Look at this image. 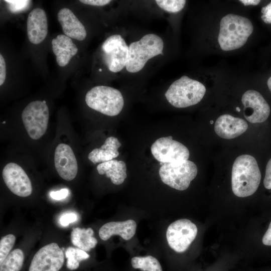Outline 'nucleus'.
Masks as SVG:
<instances>
[{
	"instance_id": "1",
	"label": "nucleus",
	"mask_w": 271,
	"mask_h": 271,
	"mask_svg": "<svg viewBox=\"0 0 271 271\" xmlns=\"http://www.w3.org/2000/svg\"><path fill=\"white\" fill-rule=\"evenodd\" d=\"M260 180V172L253 157L242 155L235 159L232 169L231 186L236 196L246 197L252 195Z\"/></svg>"
},
{
	"instance_id": "2",
	"label": "nucleus",
	"mask_w": 271,
	"mask_h": 271,
	"mask_svg": "<svg viewBox=\"0 0 271 271\" xmlns=\"http://www.w3.org/2000/svg\"><path fill=\"white\" fill-rule=\"evenodd\" d=\"M253 27L247 18L229 14L222 18L218 42L224 51L237 49L243 46L252 34Z\"/></svg>"
},
{
	"instance_id": "3",
	"label": "nucleus",
	"mask_w": 271,
	"mask_h": 271,
	"mask_svg": "<svg viewBox=\"0 0 271 271\" xmlns=\"http://www.w3.org/2000/svg\"><path fill=\"white\" fill-rule=\"evenodd\" d=\"M164 46L162 39L153 33L146 34L139 40L132 42L128 46L126 70L131 73L140 71L149 60L163 55Z\"/></svg>"
},
{
	"instance_id": "4",
	"label": "nucleus",
	"mask_w": 271,
	"mask_h": 271,
	"mask_svg": "<svg viewBox=\"0 0 271 271\" xmlns=\"http://www.w3.org/2000/svg\"><path fill=\"white\" fill-rule=\"evenodd\" d=\"M206 92L200 82L183 75L173 82L165 95L168 102L177 108H184L199 103Z\"/></svg>"
},
{
	"instance_id": "5",
	"label": "nucleus",
	"mask_w": 271,
	"mask_h": 271,
	"mask_svg": "<svg viewBox=\"0 0 271 271\" xmlns=\"http://www.w3.org/2000/svg\"><path fill=\"white\" fill-rule=\"evenodd\" d=\"M85 102L91 108L105 115H118L124 105L122 95L114 88L103 85L96 86L85 95Z\"/></svg>"
},
{
	"instance_id": "6",
	"label": "nucleus",
	"mask_w": 271,
	"mask_h": 271,
	"mask_svg": "<svg viewBox=\"0 0 271 271\" xmlns=\"http://www.w3.org/2000/svg\"><path fill=\"white\" fill-rule=\"evenodd\" d=\"M159 173L162 182L178 190L187 189L197 174V167L190 161L171 164L160 163Z\"/></svg>"
},
{
	"instance_id": "7",
	"label": "nucleus",
	"mask_w": 271,
	"mask_h": 271,
	"mask_svg": "<svg viewBox=\"0 0 271 271\" xmlns=\"http://www.w3.org/2000/svg\"><path fill=\"white\" fill-rule=\"evenodd\" d=\"M49 118V108L43 101L36 100L29 103L22 113L26 131L33 140H38L45 134Z\"/></svg>"
},
{
	"instance_id": "8",
	"label": "nucleus",
	"mask_w": 271,
	"mask_h": 271,
	"mask_svg": "<svg viewBox=\"0 0 271 271\" xmlns=\"http://www.w3.org/2000/svg\"><path fill=\"white\" fill-rule=\"evenodd\" d=\"M103 62L108 70L117 73L126 67L129 47L119 34L108 37L101 45Z\"/></svg>"
},
{
	"instance_id": "9",
	"label": "nucleus",
	"mask_w": 271,
	"mask_h": 271,
	"mask_svg": "<svg viewBox=\"0 0 271 271\" xmlns=\"http://www.w3.org/2000/svg\"><path fill=\"white\" fill-rule=\"evenodd\" d=\"M151 150L154 158L162 163L175 164L188 160L189 151L182 143L173 140L172 136L157 139Z\"/></svg>"
},
{
	"instance_id": "10",
	"label": "nucleus",
	"mask_w": 271,
	"mask_h": 271,
	"mask_svg": "<svg viewBox=\"0 0 271 271\" xmlns=\"http://www.w3.org/2000/svg\"><path fill=\"white\" fill-rule=\"evenodd\" d=\"M197 231L196 225L190 220H177L167 228L166 238L168 244L177 252H183L195 239Z\"/></svg>"
},
{
	"instance_id": "11",
	"label": "nucleus",
	"mask_w": 271,
	"mask_h": 271,
	"mask_svg": "<svg viewBox=\"0 0 271 271\" xmlns=\"http://www.w3.org/2000/svg\"><path fill=\"white\" fill-rule=\"evenodd\" d=\"M64 262L63 251L56 243L41 248L34 255L29 271H59Z\"/></svg>"
},
{
	"instance_id": "12",
	"label": "nucleus",
	"mask_w": 271,
	"mask_h": 271,
	"mask_svg": "<svg viewBox=\"0 0 271 271\" xmlns=\"http://www.w3.org/2000/svg\"><path fill=\"white\" fill-rule=\"evenodd\" d=\"M241 101L244 105V117L253 123L265 121L270 114V107L258 91L248 90L243 94Z\"/></svg>"
},
{
	"instance_id": "13",
	"label": "nucleus",
	"mask_w": 271,
	"mask_h": 271,
	"mask_svg": "<svg viewBox=\"0 0 271 271\" xmlns=\"http://www.w3.org/2000/svg\"><path fill=\"white\" fill-rule=\"evenodd\" d=\"M4 181L14 194L23 197L30 196L32 192L31 182L21 167L14 163H9L2 171Z\"/></svg>"
},
{
	"instance_id": "14",
	"label": "nucleus",
	"mask_w": 271,
	"mask_h": 271,
	"mask_svg": "<svg viewBox=\"0 0 271 271\" xmlns=\"http://www.w3.org/2000/svg\"><path fill=\"white\" fill-rule=\"evenodd\" d=\"M54 165L59 175L64 180L71 181L78 172L77 160L70 146L59 144L55 151Z\"/></svg>"
},
{
	"instance_id": "15",
	"label": "nucleus",
	"mask_w": 271,
	"mask_h": 271,
	"mask_svg": "<svg viewBox=\"0 0 271 271\" xmlns=\"http://www.w3.org/2000/svg\"><path fill=\"white\" fill-rule=\"evenodd\" d=\"M27 31L31 43L38 44L44 40L48 34V22L43 9L37 8L30 13L27 19Z\"/></svg>"
},
{
	"instance_id": "16",
	"label": "nucleus",
	"mask_w": 271,
	"mask_h": 271,
	"mask_svg": "<svg viewBox=\"0 0 271 271\" xmlns=\"http://www.w3.org/2000/svg\"><path fill=\"white\" fill-rule=\"evenodd\" d=\"M248 128L243 119L229 114H223L217 119L214 129L216 134L225 139L235 138L244 133Z\"/></svg>"
},
{
	"instance_id": "17",
	"label": "nucleus",
	"mask_w": 271,
	"mask_h": 271,
	"mask_svg": "<svg viewBox=\"0 0 271 271\" xmlns=\"http://www.w3.org/2000/svg\"><path fill=\"white\" fill-rule=\"evenodd\" d=\"M57 18L65 35L79 41L85 39L86 29L71 10L66 8L61 9L58 13Z\"/></svg>"
},
{
	"instance_id": "18",
	"label": "nucleus",
	"mask_w": 271,
	"mask_h": 271,
	"mask_svg": "<svg viewBox=\"0 0 271 271\" xmlns=\"http://www.w3.org/2000/svg\"><path fill=\"white\" fill-rule=\"evenodd\" d=\"M137 229L136 222L131 219L124 221H112L102 225L99 230L100 238L106 241L113 235H118L128 240L134 235Z\"/></svg>"
},
{
	"instance_id": "19",
	"label": "nucleus",
	"mask_w": 271,
	"mask_h": 271,
	"mask_svg": "<svg viewBox=\"0 0 271 271\" xmlns=\"http://www.w3.org/2000/svg\"><path fill=\"white\" fill-rule=\"evenodd\" d=\"M52 50L56 62L61 67L66 66L78 52V48L71 38L65 35H58L52 40Z\"/></svg>"
},
{
	"instance_id": "20",
	"label": "nucleus",
	"mask_w": 271,
	"mask_h": 271,
	"mask_svg": "<svg viewBox=\"0 0 271 271\" xmlns=\"http://www.w3.org/2000/svg\"><path fill=\"white\" fill-rule=\"evenodd\" d=\"M121 143L113 137L107 138L100 148H95L89 153L88 159L93 164L103 163L112 160L119 155L118 148Z\"/></svg>"
},
{
	"instance_id": "21",
	"label": "nucleus",
	"mask_w": 271,
	"mask_h": 271,
	"mask_svg": "<svg viewBox=\"0 0 271 271\" xmlns=\"http://www.w3.org/2000/svg\"><path fill=\"white\" fill-rule=\"evenodd\" d=\"M100 175H105L113 184H121L126 178V166L122 161L112 160L101 163L97 166Z\"/></svg>"
},
{
	"instance_id": "22",
	"label": "nucleus",
	"mask_w": 271,
	"mask_h": 271,
	"mask_svg": "<svg viewBox=\"0 0 271 271\" xmlns=\"http://www.w3.org/2000/svg\"><path fill=\"white\" fill-rule=\"evenodd\" d=\"M93 233L91 228H73L71 233V242L79 248L86 252L89 251L94 248L97 243V240L93 237Z\"/></svg>"
},
{
	"instance_id": "23",
	"label": "nucleus",
	"mask_w": 271,
	"mask_h": 271,
	"mask_svg": "<svg viewBox=\"0 0 271 271\" xmlns=\"http://www.w3.org/2000/svg\"><path fill=\"white\" fill-rule=\"evenodd\" d=\"M24 260L23 251L19 248L15 249L8 255L0 264V271H20Z\"/></svg>"
},
{
	"instance_id": "24",
	"label": "nucleus",
	"mask_w": 271,
	"mask_h": 271,
	"mask_svg": "<svg viewBox=\"0 0 271 271\" xmlns=\"http://www.w3.org/2000/svg\"><path fill=\"white\" fill-rule=\"evenodd\" d=\"M131 263L134 268L143 271H163L159 261L151 255L133 257L131 259Z\"/></svg>"
},
{
	"instance_id": "25",
	"label": "nucleus",
	"mask_w": 271,
	"mask_h": 271,
	"mask_svg": "<svg viewBox=\"0 0 271 271\" xmlns=\"http://www.w3.org/2000/svg\"><path fill=\"white\" fill-rule=\"evenodd\" d=\"M67 258L66 265L68 269L74 270L79 266V262L87 259L89 255L85 251L78 247H68L65 251Z\"/></svg>"
},
{
	"instance_id": "26",
	"label": "nucleus",
	"mask_w": 271,
	"mask_h": 271,
	"mask_svg": "<svg viewBox=\"0 0 271 271\" xmlns=\"http://www.w3.org/2000/svg\"><path fill=\"white\" fill-rule=\"evenodd\" d=\"M157 5L162 10L170 13H177L181 11L186 4L184 0H156Z\"/></svg>"
},
{
	"instance_id": "27",
	"label": "nucleus",
	"mask_w": 271,
	"mask_h": 271,
	"mask_svg": "<svg viewBox=\"0 0 271 271\" xmlns=\"http://www.w3.org/2000/svg\"><path fill=\"white\" fill-rule=\"evenodd\" d=\"M16 241L14 235L8 234L1 239L0 241V264L5 260L10 250L13 248Z\"/></svg>"
},
{
	"instance_id": "28",
	"label": "nucleus",
	"mask_w": 271,
	"mask_h": 271,
	"mask_svg": "<svg viewBox=\"0 0 271 271\" xmlns=\"http://www.w3.org/2000/svg\"><path fill=\"white\" fill-rule=\"evenodd\" d=\"M10 11L13 13H19L27 10L32 4L31 1L6 0Z\"/></svg>"
},
{
	"instance_id": "29",
	"label": "nucleus",
	"mask_w": 271,
	"mask_h": 271,
	"mask_svg": "<svg viewBox=\"0 0 271 271\" xmlns=\"http://www.w3.org/2000/svg\"><path fill=\"white\" fill-rule=\"evenodd\" d=\"M77 215L74 213H67L63 215L60 219V222L62 226H66L70 223L77 220Z\"/></svg>"
},
{
	"instance_id": "30",
	"label": "nucleus",
	"mask_w": 271,
	"mask_h": 271,
	"mask_svg": "<svg viewBox=\"0 0 271 271\" xmlns=\"http://www.w3.org/2000/svg\"><path fill=\"white\" fill-rule=\"evenodd\" d=\"M263 185L267 189H271V158L269 160L266 166Z\"/></svg>"
},
{
	"instance_id": "31",
	"label": "nucleus",
	"mask_w": 271,
	"mask_h": 271,
	"mask_svg": "<svg viewBox=\"0 0 271 271\" xmlns=\"http://www.w3.org/2000/svg\"><path fill=\"white\" fill-rule=\"evenodd\" d=\"M261 16L262 20L266 24H271V2L265 7L262 8Z\"/></svg>"
},
{
	"instance_id": "32",
	"label": "nucleus",
	"mask_w": 271,
	"mask_h": 271,
	"mask_svg": "<svg viewBox=\"0 0 271 271\" xmlns=\"http://www.w3.org/2000/svg\"><path fill=\"white\" fill-rule=\"evenodd\" d=\"M68 194V190L64 188L59 191H52L50 195L52 198L56 200H60L65 198Z\"/></svg>"
},
{
	"instance_id": "33",
	"label": "nucleus",
	"mask_w": 271,
	"mask_h": 271,
	"mask_svg": "<svg viewBox=\"0 0 271 271\" xmlns=\"http://www.w3.org/2000/svg\"><path fill=\"white\" fill-rule=\"evenodd\" d=\"M6 77V65L5 59L2 54H0V85L5 82Z\"/></svg>"
},
{
	"instance_id": "34",
	"label": "nucleus",
	"mask_w": 271,
	"mask_h": 271,
	"mask_svg": "<svg viewBox=\"0 0 271 271\" xmlns=\"http://www.w3.org/2000/svg\"><path fill=\"white\" fill-rule=\"evenodd\" d=\"M81 3L93 6H103L107 5L111 1L110 0H80Z\"/></svg>"
},
{
	"instance_id": "35",
	"label": "nucleus",
	"mask_w": 271,
	"mask_h": 271,
	"mask_svg": "<svg viewBox=\"0 0 271 271\" xmlns=\"http://www.w3.org/2000/svg\"><path fill=\"white\" fill-rule=\"evenodd\" d=\"M262 241L265 245L271 246V221L267 231L262 237Z\"/></svg>"
},
{
	"instance_id": "36",
	"label": "nucleus",
	"mask_w": 271,
	"mask_h": 271,
	"mask_svg": "<svg viewBox=\"0 0 271 271\" xmlns=\"http://www.w3.org/2000/svg\"><path fill=\"white\" fill-rule=\"evenodd\" d=\"M239 2L246 6L249 5L256 6L260 2L259 0H240Z\"/></svg>"
},
{
	"instance_id": "37",
	"label": "nucleus",
	"mask_w": 271,
	"mask_h": 271,
	"mask_svg": "<svg viewBox=\"0 0 271 271\" xmlns=\"http://www.w3.org/2000/svg\"><path fill=\"white\" fill-rule=\"evenodd\" d=\"M267 85L269 90L271 92V76L267 80Z\"/></svg>"
},
{
	"instance_id": "38",
	"label": "nucleus",
	"mask_w": 271,
	"mask_h": 271,
	"mask_svg": "<svg viewBox=\"0 0 271 271\" xmlns=\"http://www.w3.org/2000/svg\"><path fill=\"white\" fill-rule=\"evenodd\" d=\"M236 110H237V111H240V108H239L238 107H237L236 108Z\"/></svg>"
},
{
	"instance_id": "39",
	"label": "nucleus",
	"mask_w": 271,
	"mask_h": 271,
	"mask_svg": "<svg viewBox=\"0 0 271 271\" xmlns=\"http://www.w3.org/2000/svg\"><path fill=\"white\" fill-rule=\"evenodd\" d=\"M210 122H211L210 123L211 124H212L213 123V121L211 120V121H210Z\"/></svg>"
},
{
	"instance_id": "40",
	"label": "nucleus",
	"mask_w": 271,
	"mask_h": 271,
	"mask_svg": "<svg viewBox=\"0 0 271 271\" xmlns=\"http://www.w3.org/2000/svg\"><path fill=\"white\" fill-rule=\"evenodd\" d=\"M43 102L45 103H46V102L45 101V100H43Z\"/></svg>"
},
{
	"instance_id": "41",
	"label": "nucleus",
	"mask_w": 271,
	"mask_h": 271,
	"mask_svg": "<svg viewBox=\"0 0 271 271\" xmlns=\"http://www.w3.org/2000/svg\"><path fill=\"white\" fill-rule=\"evenodd\" d=\"M5 122H6V121H4V122H3V123L4 124V123H5Z\"/></svg>"
}]
</instances>
